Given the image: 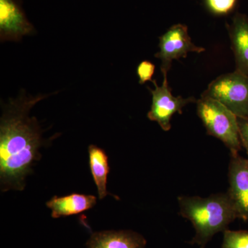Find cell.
Returning <instances> with one entry per match:
<instances>
[{"mask_svg": "<svg viewBox=\"0 0 248 248\" xmlns=\"http://www.w3.org/2000/svg\"><path fill=\"white\" fill-rule=\"evenodd\" d=\"M50 94L22 95L4 106L0 120V187L2 192L22 191L32 167L40 161V148L46 144L43 131L29 112Z\"/></svg>", "mask_w": 248, "mask_h": 248, "instance_id": "obj_1", "label": "cell"}, {"mask_svg": "<svg viewBox=\"0 0 248 248\" xmlns=\"http://www.w3.org/2000/svg\"><path fill=\"white\" fill-rule=\"evenodd\" d=\"M178 203L181 216L189 220L195 228L190 244L201 248H205L215 234L226 231L238 218L227 192L208 197L181 196Z\"/></svg>", "mask_w": 248, "mask_h": 248, "instance_id": "obj_2", "label": "cell"}, {"mask_svg": "<svg viewBox=\"0 0 248 248\" xmlns=\"http://www.w3.org/2000/svg\"><path fill=\"white\" fill-rule=\"evenodd\" d=\"M197 114L209 135L221 140L231 151L239 153L242 148L237 116L224 105L211 99L202 97L197 101Z\"/></svg>", "mask_w": 248, "mask_h": 248, "instance_id": "obj_3", "label": "cell"}, {"mask_svg": "<svg viewBox=\"0 0 248 248\" xmlns=\"http://www.w3.org/2000/svg\"><path fill=\"white\" fill-rule=\"evenodd\" d=\"M202 97L218 101L237 117H248V77L237 71L222 75L209 84Z\"/></svg>", "mask_w": 248, "mask_h": 248, "instance_id": "obj_4", "label": "cell"}, {"mask_svg": "<svg viewBox=\"0 0 248 248\" xmlns=\"http://www.w3.org/2000/svg\"><path fill=\"white\" fill-rule=\"evenodd\" d=\"M159 52L155 54V57L161 60L163 76H168L173 60L186 58L190 52L200 53L205 51L203 47L194 45L188 35L187 27L182 24L173 25L159 37Z\"/></svg>", "mask_w": 248, "mask_h": 248, "instance_id": "obj_5", "label": "cell"}, {"mask_svg": "<svg viewBox=\"0 0 248 248\" xmlns=\"http://www.w3.org/2000/svg\"><path fill=\"white\" fill-rule=\"evenodd\" d=\"M155 89L148 87L152 94L151 108L148 113V118L156 122L164 131L171 128V118L176 112L182 114L183 108L190 103L197 102L195 97H174L169 86L167 76H164L161 86H158L156 80H153Z\"/></svg>", "mask_w": 248, "mask_h": 248, "instance_id": "obj_6", "label": "cell"}, {"mask_svg": "<svg viewBox=\"0 0 248 248\" xmlns=\"http://www.w3.org/2000/svg\"><path fill=\"white\" fill-rule=\"evenodd\" d=\"M228 194L238 218L248 221V158L231 154Z\"/></svg>", "mask_w": 248, "mask_h": 248, "instance_id": "obj_7", "label": "cell"}, {"mask_svg": "<svg viewBox=\"0 0 248 248\" xmlns=\"http://www.w3.org/2000/svg\"><path fill=\"white\" fill-rule=\"evenodd\" d=\"M33 26L14 0H0V40L19 42L34 32Z\"/></svg>", "mask_w": 248, "mask_h": 248, "instance_id": "obj_8", "label": "cell"}, {"mask_svg": "<svg viewBox=\"0 0 248 248\" xmlns=\"http://www.w3.org/2000/svg\"><path fill=\"white\" fill-rule=\"evenodd\" d=\"M234 53L236 71L248 77V17L236 13L231 24H226Z\"/></svg>", "mask_w": 248, "mask_h": 248, "instance_id": "obj_9", "label": "cell"}, {"mask_svg": "<svg viewBox=\"0 0 248 248\" xmlns=\"http://www.w3.org/2000/svg\"><path fill=\"white\" fill-rule=\"evenodd\" d=\"M147 241L141 234L131 231L94 232L86 243L87 248H145Z\"/></svg>", "mask_w": 248, "mask_h": 248, "instance_id": "obj_10", "label": "cell"}, {"mask_svg": "<svg viewBox=\"0 0 248 248\" xmlns=\"http://www.w3.org/2000/svg\"><path fill=\"white\" fill-rule=\"evenodd\" d=\"M97 204V197L93 195L73 193L58 197L55 196L46 203L54 218L79 215L93 208Z\"/></svg>", "mask_w": 248, "mask_h": 248, "instance_id": "obj_11", "label": "cell"}, {"mask_svg": "<svg viewBox=\"0 0 248 248\" xmlns=\"http://www.w3.org/2000/svg\"><path fill=\"white\" fill-rule=\"evenodd\" d=\"M89 166L93 180L97 189L98 197L103 200L111 195L107 190L108 176L110 172L108 156L102 148L90 145L89 147Z\"/></svg>", "mask_w": 248, "mask_h": 248, "instance_id": "obj_12", "label": "cell"}, {"mask_svg": "<svg viewBox=\"0 0 248 248\" xmlns=\"http://www.w3.org/2000/svg\"><path fill=\"white\" fill-rule=\"evenodd\" d=\"M222 248H248V231L226 230Z\"/></svg>", "mask_w": 248, "mask_h": 248, "instance_id": "obj_13", "label": "cell"}, {"mask_svg": "<svg viewBox=\"0 0 248 248\" xmlns=\"http://www.w3.org/2000/svg\"><path fill=\"white\" fill-rule=\"evenodd\" d=\"M237 0H205L209 11L217 16L229 14L236 6Z\"/></svg>", "mask_w": 248, "mask_h": 248, "instance_id": "obj_14", "label": "cell"}, {"mask_svg": "<svg viewBox=\"0 0 248 248\" xmlns=\"http://www.w3.org/2000/svg\"><path fill=\"white\" fill-rule=\"evenodd\" d=\"M155 71V65L151 62L143 61L138 65L137 74L140 79V84H143L148 81L153 82V77Z\"/></svg>", "mask_w": 248, "mask_h": 248, "instance_id": "obj_15", "label": "cell"}, {"mask_svg": "<svg viewBox=\"0 0 248 248\" xmlns=\"http://www.w3.org/2000/svg\"><path fill=\"white\" fill-rule=\"evenodd\" d=\"M241 144L247 153L248 158V117H237Z\"/></svg>", "mask_w": 248, "mask_h": 248, "instance_id": "obj_16", "label": "cell"}]
</instances>
